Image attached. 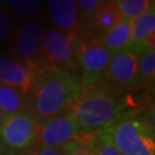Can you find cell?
<instances>
[{
	"instance_id": "3",
	"label": "cell",
	"mask_w": 155,
	"mask_h": 155,
	"mask_svg": "<svg viewBox=\"0 0 155 155\" xmlns=\"http://www.w3.org/2000/svg\"><path fill=\"white\" fill-rule=\"evenodd\" d=\"M100 131L123 155H155L153 124L134 109L121 113Z\"/></svg>"
},
{
	"instance_id": "9",
	"label": "cell",
	"mask_w": 155,
	"mask_h": 155,
	"mask_svg": "<svg viewBox=\"0 0 155 155\" xmlns=\"http://www.w3.org/2000/svg\"><path fill=\"white\" fill-rule=\"evenodd\" d=\"M37 72L38 68L33 64L12 56H0V84L28 94Z\"/></svg>"
},
{
	"instance_id": "15",
	"label": "cell",
	"mask_w": 155,
	"mask_h": 155,
	"mask_svg": "<svg viewBox=\"0 0 155 155\" xmlns=\"http://www.w3.org/2000/svg\"><path fill=\"white\" fill-rule=\"evenodd\" d=\"M122 20L123 17L117 8L116 1H101L98 11L90 20V23L94 29L104 32L116 25Z\"/></svg>"
},
{
	"instance_id": "11",
	"label": "cell",
	"mask_w": 155,
	"mask_h": 155,
	"mask_svg": "<svg viewBox=\"0 0 155 155\" xmlns=\"http://www.w3.org/2000/svg\"><path fill=\"white\" fill-rule=\"evenodd\" d=\"M155 46V7L144 15L131 21V45L129 50L137 55L154 50Z\"/></svg>"
},
{
	"instance_id": "7",
	"label": "cell",
	"mask_w": 155,
	"mask_h": 155,
	"mask_svg": "<svg viewBox=\"0 0 155 155\" xmlns=\"http://www.w3.org/2000/svg\"><path fill=\"white\" fill-rule=\"evenodd\" d=\"M104 81L122 90L138 86V55L130 50L110 53Z\"/></svg>"
},
{
	"instance_id": "12",
	"label": "cell",
	"mask_w": 155,
	"mask_h": 155,
	"mask_svg": "<svg viewBox=\"0 0 155 155\" xmlns=\"http://www.w3.org/2000/svg\"><path fill=\"white\" fill-rule=\"evenodd\" d=\"M47 9L52 22L60 30L78 33L83 25L81 12L72 0H50Z\"/></svg>"
},
{
	"instance_id": "5",
	"label": "cell",
	"mask_w": 155,
	"mask_h": 155,
	"mask_svg": "<svg viewBox=\"0 0 155 155\" xmlns=\"http://www.w3.org/2000/svg\"><path fill=\"white\" fill-rule=\"evenodd\" d=\"M110 58V52L100 43L99 38L83 36L78 39L76 70L84 87L100 82Z\"/></svg>"
},
{
	"instance_id": "13",
	"label": "cell",
	"mask_w": 155,
	"mask_h": 155,
	"mask_svg": "<svg viewBox=\"0 0 155 155\" xmlns=\"http://www.w3.org/2000/svg\"><path fill=\"white\" fill-rule=\"evenodd\" d=\"M99 40L110 53L129 50L131 45V21L123 18L113 28L101 32Z\"/></svg>"
},
{
	"instance_id": "22",
	"label": "cell",
	"mask_w": 155,
	"mask_h": 155,
	"mask_svg": "<svg viewBox=\"0 0 155 155\" xmlns=\"http://www.w3.org/2000/svg\"><path fill=\"white\" fill-rule=\"evenodd\" d=\"M11 17L8 15V12L0 8V40L5 39L11 31Z\"/></svg>"
},
{
	"instance_id": "17",
	"label": "cell",
	"mask_w": 155,
	"mask_h": 155,
	"mask_svg": "<svg viewBox=\"0 0 155 155\" xmlns=\"http://www.w3.org/2000/svg\"><path fill=\"white\" fill-rule=\"evenodd\" d=\"M116 6L123 18L133 21L154 7V1L150 0H118Z\"/></svg>"
},
{
	"instance_id": "18",
	"label": "cell",
	"mask_w": 155,
	"mask_h": 155,
	"mask_svg": "<svg viewBox=\"0 0 155 155\" xmlns=\"http://www.w3.org/2000/svg\"><path fill=\"white\" fill-rule=\"evenodd\" d=\"M155 77V51L150 50L138 56L139 85H150Z\"/></svg>"
},
{
	"instance_id": "4",
	"label": "cell",
	"mask_w": 155,
	"mask_h": 155,
	"mask_svg": "<svg viewBox=\"0 0 155 155\" xmlns=\"http://www.w3.org/2000/svg\"><path fill=\"white\" fill-rule=\"evenodd\" d=\"M77 32L58 28L44 31L39 46L37 67L70 71L76 70L78 47Z\"/></svg>"
},
{
	"instance_id": "19",
	"label": "cell",
	"mask_w": 155,
	"mask_h": 155,
	"mask_svg": "<svg viewBox=\"0 0 155 155\" xmlns=\"http://www.w3.org/2000/svg\"><path fill=\"white\" fill-rule=\"evenodd\" d=\"M8 4L18 15L25 17L33 16L41 5L38 0H12Z\"/></svg>"
},
{
	"instance_id": "8",
	"label": "cell",
	"mask_w": 155,
	"mask_h": 155,
	"mask_svg": "<svg viewBox=\"0 0 155 155\" xmlns=\"http://www.w3.org/2000/svg\"><path fill=\"white\" fill-rule=\"evenodd\" d=\"M79 133V127L70 110L40 125L36 146L61 148L63 145L77 138Z\"/></svg>"
},
{
	"instance_id": "1",
	"label": "cell",
	"mask_w": 155,
	"mask_h": 155,
	"mask_svg": "<svg viewBox=\"0 0 155 155\" xmlns=\"http://www.w3.org/2000/svg\"><path fill=\"white\" fill-rule=\"evenodd\" d=\"M84 89L81 78L74 72L40 68L28 92L29 109L41 125L71 110Z\"/></svg>"
},
{
	"instance_id": "10",
	"label": "cell",
	"mask_w": 155,
	"mask_h": 155,
	"mask_svg": "<svg viewBox=\"0 0 155 155\" xmlns=\"http://www.w3.org/2000/svg\"><path fill=\"white\" fill-rule=\"evenodd\" d=\"M43 33L44 25L37 20L27 21L18 25L14 36V43L17 55L22 61L37 67L39 46Z\"/></svg>"
},
{
	"instance_id": "23",
	"label": "cell",
	"mask_w": 155,
	"mask_h": 155,
	"mask_svg": "<svg viewBox=\"0 0 155 155\" xmlns=\"http://www.w3.org/2000/svg\"><path fill=\"white\" fill-rule=\"evenodd\" d=\"M33 155H63L60 148H50V147H41L36 146Z\"/></svg>"
},
{
	"instance_id": "6",
	"label": "cell",
	"mask_w": 155,
	"mask_h": 155,
	"mask_svg": "<svg viewBox=\"0 0 155 155\" xmlns=\"http://www.w3.org/2000/svg\"><path fill=\"white\" fill-rule=\"evenodd\" d=\"M39 127L35 114L30 109H24L6 115L0 127V138L13 150H24L36 143Z\"/></svg>"
},
{
	"instance_id": "14",
	"label": "cell",
	"mask_w": 155,
	"mask_h": 155,
	"mask_svg": "<svg viewBox=\"0 0 155 155\" xmlns=\"http://www.w3.org/2000/svg\"><path fill=\"white\" fill-rule=\"evenodd\" d=\"M29 98L21 90L0 84V109L5 115L29 109Z\"/></svg>"
},
{
	"instance_id": "16",
	"label": "cell",
	"mask_w": 155,
	"mask_h": 155,
	"mask_svg": "<svg viewBox=\"0 0 155 155\" xmlns=\"http://www.w3.org/2000/svg\"><path fill=\"white\" fill-rule=\"evenodd\" d=\"M76 139L87 145L93 150L94 155H123L100 130L95 132L79 133Z\"/></svg>"
},
{
	"instance_id": "24",
	"label": "cell",
	"mask_w": 155,
	"mask_h": 155,
	"mask_svg": "<svg viewBox=\"0 0 155 155\" xmlns=\"http://www.w3.org/2000/svg\"><path fill=\"white\" fill-rule=\"evenodd\" d=\"M5 114L1 111V109H0V127H1V125H2V122H4V120H5Z\"/></svg>"
},
{
	"instance_id": "2",
	"label": "cell",
	"mask_w": 155,
	"mask_h": 155,
	"mask_svg": "<svg viewBox=\"0 0 155 155\" xmlns=\"http://www.w3.org/2000/svg\"><path fill=\"white\" fill-rule=\"evenodd\" d=\"M130 106L122 89L100 81L83 90L71 111L81 133H87L102 129Z\"/></svg>"
},
{
	"instance_id": "20",
	"label": "cell",
	"mask_w": 155,
	"mask_h": 155,
	"mask_svg": "<svg viewBox=\"0 0 155 155\" xmlns=\"http://www.w3.org/2000/svg\"><path fill=\"white\" fill-rule=\"evenodd\" d=\"M60 150L63 155H94L93 150L78 139H74L71 141L67 143Z\"/></svg>"
},
{
	"instance_id": "21",
	"label": "cell",
	"mask_w": 155,
	"mask_h": 155,
	"mask_svg": "<svg viewBox=\"0 0 155 155\" xmlns=\"http://www.w3.org/2000/svg\"><path fill=\"white\" fill-rule=\"evenodd\" d=\"M77 5L78 9L81 12V16L83 23L85 21H89L93 17L95 12L98 11L101 1L100 0H77L75 1Z\"/></svg>"
}]
</instances>
